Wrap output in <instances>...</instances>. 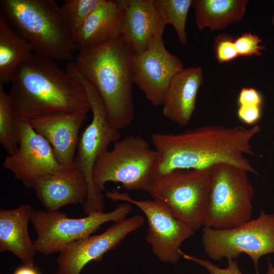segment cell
<instances>
[{"label": "cell", "mask_w": 274, "mask_h": 274, "mask_svg": "<svg viewBox=\"0 0 274 274\" xmlns=\"http://www.w3.org/2000/svg\"><path fill=\"white\" fill-rule=\"evenodd\" d=\"M105 195L113 201L126 202L137 207L147 220L148 230L145 240L154 256L162 262L178 263L182 257L180 247L196 232L188 224L177 218L157 199L136 200L127 192L116 189L106 190Z\"/></svg>", "instance_id": "11"}, {"label": "cell", "mask_w": 274, "mask_h": 274, "mask_svg": "<svg viewBox=\"0 0 274 274\" xmlns=\"http://www.w3.org/2000/svg\"><path fill=\"white\" fill-rule=\"evenodd\" d=\"M203 83L200 66L183 68L170 82L162 105L163 116L178 125H187L195 111L197 93Z\"/></svg>", "instance_id": "19"}, {"label": "cell", "mask_w": 274, "mask_h": 274, "mask_svg": "<svg viewBox=\"0 0 274 274\" xmlns=\"http://www.w3.org/2000/svg\"><path fill=\"white\" fill-rule=\"evenodd\" d=\"M157 154L148 142L129 135L114 143L98 157L93 172V183L101 195L109 182L121 183L125 189L149 192L156 178Z\"/></svg>", "instance_id": "5"}, {"label": "cell", "mask_w": 274, "mask_h": 274, "mask_svg": "<svg viewBox=\"0 0 274 274\" xmlns=\"http://www.w3.org/2000/svg\"><path fill=\"white\" fill-rule=\"evenodd\" d=\"M158 10L164 17L167 24L174 28L179 42L186 45L187 41L186 23L192 0H153Z\"/></svg>", "instance_id": "23"}, {"label": "cell", "mask_w": 274, "mask_h": 274, "mask_svg": "<svg viewBox=\"0 0 274 274\" xmlns=\"http://www.w3.org/2000/svg\"><path fill=\"white\" fill-rule=\"evenodd\" d=\"M8 96L17 119L30 122L90 110L83 86L54 60L34 53L16 70Z\"/></svg>", "instance_id": "2"}, {"label": "cell", "mask_w": 274, "mask_h": 274, "mask_svg": "<svg viewBox=\"0 0 274 274\" xmlns=\"http://www.w3.org/2000/svg\"><path fill=\"white\" fill-rule=\"evenodd\" d=\"M255 125H209L179 133L152 134L157 154L156 177L177 169H204L218 163H229L258 175L246 156L255 155L252 141L260 132Z\"/></svg>", "instance_id": "1"}, {"label": "cell", "mask_w": 274, "mask_h": 274, "mask_svg": "<svg viewBox=\"0 0 274 274\" xmlns=\"http://www.w3.org/2000/svg\"><path fill=\"white\" fill-rule=\"evenodd\" d=\"M124 11V0H102L74 33L77 50L103 44L121 36Z\"/></svg>", "instance_id": "18"}, {"label": "cell", "mask_w": 274, "mask_h": 274, "mask_svg": "<svg viewBox=\"0 0 274 274\" xmlns=\"http://www.w3.org/2000/svg\"><path fill=\"white\" fill-rule=\"evenodd\" d=\"M248 173L229 163L211 167V189L204 226L228 229L252 219L254 189Z\"/></svg>", "instance_id": "6"}, {"label": "cell", "mask_w": 274, "mask_h": 274, "mask_svg": "<svg viewBox=\"0 0 274 274\" xmlns=\"http://www.w3.org/2000/svg\"><path fill=\"white\" fill-rule=\"evenodd\" d=\"M262 98L260 93L253 88H243L240 91L237 102L238 106H256L261 107Z\"/></svg>", "instance_id": "30"}, {"label": "cell", "mask_w": 274, "mask_h": 274, "mask_svg": "<svg viewBox=\"0 0 274 274\" xmlns=\"http://www.w3.org/2000/svg\"><path fill=\"white\" fill-rule=\"evenodd\" d=\"M267 265V269L266 274H274V266L269 258H268Z\"/></svg>", "instance_id": "32"}, {"label": "cell", "mask_w": 274, "mask_h": 274, "mask_svg": "<svg viewBox=\"0 0 274 274\" xmlns=\"http://www.w3.org/2000/svg\"><path fill=\"white\" fill-rule=\"evenodd\" d=\"M182 257L196 263L208 270L210 274H244L238 267L235 259H227V265L225 268H221L212 262L182 252Z\"/></svg>", "instance_id": "28"}, {"label": "cell", "mask_w": 274, "mask_h": 274, "mask_svg": "<svg viewBox=\"0 0 274 274\" xmlns=\"http://www.w3.org/2000/svg\"><path fill=\"white\" fill-rule=\"evenodd\" d=\"M271 23L274 26V15L271 17Z\"/></svg>", "instance_id": "33"}, {"label": "cell", "mask_w": 274, "mask_h": 274, "mask_svg": "<svg viewBox=\"0 0 274 274\" xmlns=\"http://www.w3.org/2000/svg\"><path fill=\"white\" fill-rule=\"evenodd\" d=\"M34 53L29 43L0 14V83H10L17 68Z\"/></svg>", "instance_id": "22"}, {"label": "cell", "mask_w": 274, "mask_h": 274, "mask_svg": "<svg viewBox=\"0 0 274 274\" xmlns=\"http://www.w3.org/2000/svg\"><path fill=\"white\" fill-rule=\"evenodd\" d=\"M13 274H39L38 271L33 267L24 265L18 268Z\"/></svg>", "instance_id": "31"}, {"label": "cell", "mask_w": 274, "mask_h": 274, "mask_svg": "<svg viewBox=\"0 0 274 274\" xmlns=\"http://www.w3.org/2000/svg\"><path fill=\"white\" fill-rule=\"evenodd\" d=\"M131 210V204L126 202L109 212H94L80 218H69L59 211L34 210L30 222L37 233L33 242L37 252L44 255L60 252L71 243L95 233L103 224L126 218Z\"/></svg>", "instance_id": "10"}, {"label": "cell", "mask_w": 274, "mask_h": 274, "mask_svg": "<svg viewBox=\"0 0 274 274\" xmlns=\"http://www.w3.org/2000/svg\"><path fill=\"white\" fill-rule=\"evenodd\" d=\"M211 189V167L177 169L158 176L149 191L195 231L204 225Z\"/></svg>", "instance_id": "8"}, {"label": "cell", "mask_w": 274, "mask_h": 274, "mask_svg": "<svg viewBox=\"0 0 274 274\" xmlns=\"http://www.w3.org/2000/svg\"><path fill=\"white\" fill-rule=\"evenodd\" d=\"M183 67L165 48L162 35L155 36L142 53L132 58L133 80L154 106H162L170 82Z\"/></svg>", "instance_id": "13"}, {"label": "cell", "mask_w": 274, "mask_h": 274, "mask_svg": "<svg viewBox=\"0 0 274 274\" xmlns=\"http://www.w3.org/2000/svg\"><path fill=\"white\" fill-rule=\"evenodd\" d=\"M262 40L256 35L251 32H245L236 38L234 44L238 56H259L262 51L265 50L264 46L260 45Z\"/></svg>", "instance_id": "27"}, {"label": "cell", "mask_w": 274, "mask_h": 274, "mask_svg": "<svg viewBox=\"0 0 274 274\" xmlns=\"http://www.w3.org/2000/svg\"><path fill=\"white\" fill-rule=\"evenodd\" d=\"M86 118L87 114L77 113L53 115L29 122L49 143L57 162L66 171L75 167L79 132Z\"/></svg>", "instance_id": "15"}, {"label": "cell", "mask_w": 274, "mask_h": 274, "mask_svg": "<svg viewBox=\"0 0 274 274\" xmlns=\"http://www.w3.org/2000/svg\"><path fill=\"white\" fill-rule=\"evenodd\" d=\"M0 14L35 53L70 61L77 50L73 33L54 0H1Z\"/></svg>", "instance_id": "4"}, {"label": "cell", "mask_w": 274, "mask_h": 274, "mask_svg": "<svg viewBox=\"0 0 274 274\" xmlns=\"http://www.w3.org/2000/svg\"><path fill=\"white\" fill-rule=\"evenodd\" d=\"M33 211L28 204L0 210V252H11L24 265L30 266H33L37 253L28 230Z\"/></svg>", "instance_id": "20"}, {"label": "cell", "mask_w": 274, "mask_h": 274, "mask_svg": "<svg viewBox=\"0 0 274 274\" xmlns=\"http://www.w3.org/2000/svg\"><path fill=\"white\" fill-rule=\"evenodd\" d=\"M261 107L256 106H239L237 115L243 122L252 125L257 122L261 117Z\"/></svg>", "instance_id": "29"}, {"label": "cell", "mask_w": 274, "mask_h": 274, "mask_svg": "<svg viewBox=\"0 0 274 274\" xmlns=\"http://www.w3.org/2000/svg\"><path fill=\"white\" fill-rule=\"evenodd\" d=\"M68 73L84 88L89 98L92 118L83 131L78 142L75 166L84 175L88 186V195L83 204V212L88 215L103 211L104 197L95 191L93 172L100 154L112 143L120 140L119 130L111 125L104 102L93 85L82 76L75 65L67 68Z\"/></svg>", "instance_id": "7"}, {"label": "cell", "mask_w": 274, "mask_h": 274, "mask_svg": "<svg viewBox=\"0 0 274 274\" xmlns=\"http://www.w3.org/2000/svg\"><path fill=\"white\" fill-rule=\"evenodd\" d=\"M32 188L45 210L50 212L67 204H84L88 192L84 175L76 167L42 178Z\"/></svg>", "instance_id": "17"}, {"label": "cell", "mask_w": 274, "mask_h": 274, "mask_svg": "<svg viewBox=\"0 0 274 274\" xmlns=\"http://www.w3.org/2000/svg\"><path fill=\"white\" fill-rule=\"evenodd\" d=\"M121 35L136 54L143 53L157 35H163L167 24L153 0H124Z\"/></svg>", "instance_id": "16"}, {"label": "cell", "mask_w": 274, "mask_h": 274, "mask_svg": "<svg viewBox=\"0 0 274 274\" xmlns=\"http://www.w3.org/2000/svg\"><path fill=\"white\" fill-rule=\"evenodd\" d=\"M234 38L229 34H219L214 39V49L215 58L220 63L228 62L238 56Z\"/></svg>", "instance_id": "26"}, {"label": "cell", "mask_w": 274, "mask_h": 274, "mask_svg": "<svg viewBox=\"0 0 274 274\" xmlns=\"http://www.w3.org/2000/svg\"><path fill=\"white\" fill-rule=\"evenodd\" d=\"M133 51L122 35L79 51L74 62L94 87L105 105L111 125L119 130L134 118L132 68Z\"/></svg>", "instance_id": "3"}, {"label": "cell", "mask_w": 274, "mask_h": 274, "mask_svg": "<svg viewBox=\"0 0 274 274\" xmlns=\"http://www.w3.org/2000/svg\"><path fill=\"white\" fill-rule=\"evenodd\" d=\"M16 119L8 93L0 83V143L8 155L13 154L18 148Z\"/></svg>", "instance_id": "24"}, {"label": "cell", "mask_w": 274, "mask_h": 274, "mask_svg": "<svg viewBox=\"0 0 274 274\" xmlns=\"http://www.w3.org/2000/svg\"><path fill=\"white\" fill-rule=\"evenodd\" d=\"M202 230L203 250L213 261L236 259L244 253L252 260L259 274V259L274 254V214L261 210L256 218L239 226L223 229L203 226Z\"/></svg>", "instance_id": "9"}, {"label": "cell", "mask_w": 274, "mask_h": 274, "mask_svg": "<svg viewBox=\"0 0 274 274\" xmlns=\"http://www.w3.org/2000/svg\"><path fill=\"white\" fill-rule=\"evenodd\" d=\"M144 222L143 216L134 215L114 222L101 234L71 243L59 252L55 274H80L86 265L92 261H100L105 254L115 248Z\"/></svg>", "instance_id": "14"}, {"label": "cell", "mask_w": 274, "mask_h": 274, "mask_svg": "<svg viewBox=\"0 0 274 274\" xmlns=\"http://www.w3.org/2000/svg\"><path fill=\"white\" fill-rule=\"evenodd\" d=\"M18 148L7 156L5 169L11 171L27 189L45 176L63 170L57 162L49 143L27 121L16 119Z\"/></svg>", "instance_id": "12"}, {"label": "cell", "mask_w": 274, "mask_h": 274, "mask_svg": "<svg viewBox=\"0 0 274 274\" xmlns=\"http://www.w3.org/2000/svg\"><path fill=\"white\" fill-rule=\"evenodd\" d=\"M247 0H193L196 26L201 31L209 28L211 31L220 30L232 23L242 20L245 15Z\"/></svg>", "instance_id": "21"}, {"label": "cell", "mask_w": 274, "mask_h": 274, "mask_svg": "<svg viewBox=\"0 0 274 274\" xmlns=\"http://www.w3.org/2000/svg\"><path fill=\"white\" fill-rule=\"evenodd\" d=\"M101 1H64L60 8L73 35L81 27L89 16L99 5Z\"/></svg>", "instance_id": "25"}]
</instances>
